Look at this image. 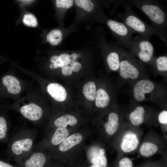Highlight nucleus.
Segmentation results:
<instances>
[{"instance_id":"obj_16","label":"nucleus","mask_w":167,"mask_h":167,"mask_svg":"<svg viewBox=\"0 0 167 167\" xmlns=\"http://www.w3.org/2000/svg\"><path fill=\"white\" fill-rule=\"evenodd\" d=\"M119 117L115 113H110L108 117V122L105 124V131L108 135H111L117 131L119 126Z\"/></svg>"},{"instance_id":"obj_34","label":"nucleus","mask_w":167,"mask_h":167,"mask_svg":"<svg viewBox=\"0 0 167 167\" xmlns=\"http://www.w3.org/2000/svg\"><path fill=\"white\" fill-rule=\"evenodd\" d=\"M70 65L72 71L75 72L78 71L81 67V64L75 61L72 62Z\"/></svg>"},{"instance_id":"obj_15","label":"nucleus","mask_w":167,"mask_h":167,"mask_svg":"<svg viewBox=\"0 0 167 167\" xmlns=\"http://www.w3.org/2000/svg\"><path fill=\"white\" fill-rule=\"evenodd\" d=\"M83 136L79 133H76L67 137L60 144L58 149L59 151L65 152L79 144L82 140Z\"/></svg>"},{"instance_id":"obj_37","label":"nucleus","mask_w":167,"mask_h":167,"mask_svg":"<svg viewBox=\"0 0 167 167\" xmlns=\"http://www.w3.org/2000/svg\"><path fill=\"white\" fill-rule=\"evenodd\" d=\"M89 167H101L99 166L95 165H92L91 166H90Z\"/></svg>"},{"instance_id":"obj_11","label":"nucleus","mask_w":167,"mask_h":167,"mask_svg":"<svg viewBox=\"0 0 167 167\" xmlns=\"http://www.w3.org/2000/svg\"><path fill=\"white\" fill-rule=\"evenodd\" d=\"M2 83L7 92L11 96H18L22 91L21 82L14 75H7L4 76L2 79Z\"/></svg>"},{"instance_id":"obj_39","label":"nucleus","mask_w":167,"mask_h":167,"mask_svg":"<svg viewBox=\"0 0 167 167\" xmlns=\"http://www.w3.org/2000/svg\"><path fill=\"white\" fill-rule=\"evenodd\" d=\"M150 167H160L157 166H155Z\"/></svg>"},{"instance_id":"obj_18","label":"nucleus","mask_w":167,"mask_h":167,"mask_svg":"<svg viewBox=\"0 0 167 167\" xmlns=\"http://www.w3.org/2000/svg\"><path fill=\"white\" fill-rule=\"evenodd\" d=\"M144 108L142 106L136 107L129 115V118L131 123L135 126L142 124L144 121Z\"/></svg>"},{"instance_id":"obj_5","label":"nucleus","mask_w":167,"mask_h":167,"mask_svg":"<svg viewBox=\"0 0 167 167\" xmlns=\"http://www.w3.org/2000/svg\"><path fill=\"white\" fill-rule=\"evenodd\" d=\"M129 51L145 63L151 62L153 58L154 48L150 40L140 36L133 39L132 45Z\"/></svg>"},{"instance_id":"obj_33","label":"nucleus","mask_w":167,"mask_h":167,"mask_svg":"<svg viewBox=\"0 0 167 167\" xmlns=\"http://www.w3.org/2000/svg\"><path fill=\"white\" fill-rule=\"evenodd\" d=\"M72 71L71 66L68 65L64 66L62 68V73L65 76H69L71 75L72 73Z\"/></svg>"},{"instance_id":"obj_7","label":"nucleus","mask_w":167,"mask_h":167,"mask_svg":"<svg viewBox=\"0 0 167 167\" xmlns=\"http://www.w3.org/2000/svg\"><path fill=\"white\" fill-rule=\"evenodd\" d=\"M107 24L115 35L118 44L129 50L133 43V33L122 22L109 19Z\"/></svg>"},{"instance_id":"obj_35","label":"nucleus","mask_w":167,"mask_h":167,"mask_svg":"<svg viewBox=\"0 0 167 167\" xmlns=\"http://www.w3.org/2000/svg\"><path fill=\"white\" fill-rule=\"evenodd\" d=\"M77 57V55L75 53H73L71 55H70V59L71 63L75 61Z\"/></svg>"},{"instance_id":"obj_27","label":"nucleus","mask_w":167,"mask_h":167,"mask_svg":"<svg viewBox=\"0 0 167 167\" xmlns=\"http://www.w3.org/2000/svg\"><path fill=\"white\" fill-rule=\"evenodd\" d=\"M23 21L26 25L32 27H35L37 25V19L32 14H27L24 16Z\"/></svg>"},{"instance_id":"obj_22","label":"nucleus","mask_w":167,"mask_h":167,"mask_svg":"<svg viewBox=\"0 0 167 167\" xmlns=\"http://www.w3.org/2000/svg\"><path fill=\"white\" fill-rule=\"evenodd\" d=\"M83 93L88 100L94 101L96 94V87L95 83L92 81L86 83L83 86Z\"/></svg>"},{"instance_id":"obj_17","label":"nucleus","mask_w":167,"mask_h":167,"mask_svg":"<svg viewBox=\"0 0 167 167\" xmlns=\"http://www.w3.org/2000/svg\"><path fill=\"white\" fill-rule=\"evenodd\" d=\"M77 122L76 118L73 116L66 115L56 118L53 122V125L56 128H66L68 125L73 126Z\"/></svg>"},{"instance_id":"obj_36","label":"nucleus","mask_w":167,"mask_h":167,"mask_svg":"<svg viewBox=\"0 0 167 167\" xmlns=\"http://www.w3.org/2000/svg\"><path fill=\"white\" fill-rule=\"evenodd\" d=\"M22 2H25V3H29L31 1H32V0H21Z\"/></svg>"},{"instance_id":"obj_38","label":"nucleus","mask_w":167,"mask_h":167,"mask_svg":"<svg viewBox=\"0 0 167 167\" xmlns=\"http://www.w3.org/2000/svg\"><path fill=\"white\" fill-rule=\"evenodd\" d=\"M81 54H79L78 55V56L79 57H81Z\"/></svg>"},{"instance_id":"obj_19","label":"nucleus","mask_w":167,"mask_h":167,"mask_svg":"<svg viewBox=\"0 0 167 167\" xmlns=\"http://www.w3.org/2000/svg\"><path fill=\"white\" fill-rule=\"evenodd\" d=\"M110 101V97L105 90L99 88L97 90L95 98L96 106L101 108L105 107L108 105Z\"/></svg>"},{"instance_id":"obj_24","label":"nucleus","mask_w":167,"mask_h":167,"mask_svg":"<svg viewBox=\"0 0 167 167\" xmlns=\"http://www.w3.org/2000/svg\"><path fill=\"white\" fill-rule=\"evenodd\" d=\"M90 161L93 165L101 167H107V161L105 155V150L102 148L100 149L98 155Z\"/></svg>"},{"instance_id":"obj_23","label":"nucleus","mask_w":167,"mask_h":167,"mask_svg":"<svg viewBox=\"0 0 167 167\" xmlns=\"http://www.w3.org/2000/svg\"><path fill=\"white\" fill-rule=\"evenodd\" d=\"M62 34L61 31L58 29H55L49 32L46 36L47 41L53 45H58L61 41Z\"/></svg>"},{"instance_id":"obj_9","label":"nucleus","mask_w":167,"mask_h":167,"mask_svg":"<svg viewBox=\"0 0 167 167\" xmlns=\"http://www.w3.org/2000/svg\"><path fill=\"white\" fill-rule=\"evenodd\" d=\"M129 53L125 50V58L120 60L118 70L122 78L134 79L139 77V71L137 65L129 58Z\"/></svg>"},{"instance_id":"obj_6","label":"nucleus","mask_w":167,"mask_h":167,"mask_svg":"<svg viewBox=\"0 0 167 167\" xmlns=\"http://www.w3.org/2000/svg\"><path fill=\"white\" fill-rule=\"evenodd\" d=\"M44 150H32L13 157L18 167H45L48 158Z\"/></svg>"},{"instance_id":"obj_4","label":"nucleus","mask_w":167,"mask_h":167,"mask_svg":"<svg viewBox=\"0 0 167 167\" xmlns=\"http://www.w3.org/2000/svg\"><path fill=\"white\" fill-rule=\"evenodd\" d=\"M11 109L18 112L25 118L36 126L42 124L44 115V110L39 103L35 101L26 103L15 104Z\"/></svg>"},{"instance_id":"obj_32","label":"nucleus","mask_w":167,"mask_h":167,"mask_svg":"<svg viewBox=\"0 0 167 167\" xmlns=\"http://www.w3.org/2000/svg\"><path fill=\"white\" fill-rule=\"evenodd\" d=\"M59 57L62 60L64 66L67 65L71 63L70 59V55L66 54H63L60 55Z\"/></svg>"},{"instance_id":"obj_26","label":"nucleus","mask_w":167,"mask_h":167,"mask_svg":"<svg viewBox=\"0 0 167 167\" xmlns=\"http://www.w3.org/2000/svg\"><path fill=\"white\" fill-rule=\"evenodd\" d=\"M74 1L77 6L83 8L88 11L91 12L93 9L94 5L91 0H75Z\"/></svg>"},{"instance_id":"obj_20","label":"nucleus","mask_w":167,"mask_h":167,"mask_svg":"<svg viewBox=\"0 0 167 167\" xmlns=\"http://www.w3.org/2000/svg\"><path fill=\"white\" fill-rule=\"evenodd\" d=\"M158 150L156 144L148 142H144L141 146L139 151L141 155L144 157H149L155 154Z\"/></svg>"},{"instance_id":"obj_2","label":"nucleus","mask_w":167,"mask_h":167,"mask_svg":"<svg viewBox=\"0 0 167 167\" xmlns=\"http://www.w3.org/2000/svg\"><path fill=\"white\" fill-rule=\"evenodd\" d=\"M143 12L150 19L152 26L161 35L167 46V16L165 10L158 2L153 0H132L125 1Z\"/></svg>"},{"instance_id":"obj_30","label":"nucleus","mask_w":167,"mask_h":167,"mask_svg":"<svg viewBox=\"0 0 167 167\" xmlns=\"http://www.w3.org/2000/svg\"><path fill=\"white\" fill-rule=\"evenodd\" d=\"M118 167H133L132 160L128 157H124L118 161Z\"/></svg>"},{"instance_id":"obj_13","label":"nucleus","mask_w":167,"mask_h":167,"mask_svg":"<svg viewBox=\"0 0 167 167\" xmlns=\"http://www.w3.org/2000/svg\"><path fill=\"white\" fill-rule=\"evenodd\" d=\"M139 143L137 135L132 132L127 133L124 135L121 143L122 150L125 152L132 151L136 148Z\"/></svg>"},{"instance_id":"obj_31","label":"nucleus","mask_w":167,"mask_h":167,"mask_svg":"<svg viewBox=\"0 0 167 167\" xmlns=\"http://www.w3.org/2000/svg\"><path fill=\"white\" fill-rule=\"evenodd\" d=\"M158 120L159 122L162 124H167V111L164 110L161 111L158 116Z\"/></svg>"},{"instance_id":"obj_10","label":"nucleus","mask_w":167,"mask_h":167,"mask_svg":"<svg viewBox=\"0 0 167 167\" xmlns=\"http://www.w3.org/2000/svg\"><path fill=\"white\" fill-rule=\"evenodd\" d=\"M154 88V84L151 80L148 79L140 80L134 87V97L137 101H142L145 98L146 94L152 92Z\"/></svg>"},{"instance_id":"obj_1","label":"nucleus","mask_w":167,"mask_h":167,"mask_svg":"<svg viewBox=\"0 0 167 167\" xmlns=\"http://www.w3.org/2000/svg\"><path fill=\"white\" fill-rule=\"evenodd\" d=\"M38 131L36 128L19 125L9 139L6 152L9 158L19 156L32 150Z\"/></svg>"},{"instance_id":"obj_8","label":"nucleus","mask_w":167,"mask_h":167,"mask_svg":"<svg viewBox=\"0 0 167 167\" xmlns=\"http://www.w3.org/2000/svg\"><path fill=\"white\" fill-rule=\"evenodd\" d=\"M69 135L68 130L65 128L57 127L50 138L44 139L40 142L34 145L32 150H44L51 146H57L61 144Z\"/></svg>"},{"instance_id":"obj_3","label":"nucleus","mask_w":167,"mask_h":167,"mask_svg":"<svg viewBox=\"0 0 167 167\" xmlns=\"http://www.w3.org/2000/svg\"><path fill=\"white\" fill-rule=\"evenodd\" d=\"M125 8L123 18V23L133 33H136L141 37L150 40L153 35L158 36L162 41L159 33L152 26L150 25L136 15L132 10L131 5L122 1Z\"/></svg>"},{"instance_id":"obj_12","label":"nucleus","mask_w":167,"mask_h":167,"mask_svg":"<svg viewBox=\"0 0 167 167\" xmlns=\"http://www.w3.org/2000/svg\"><path fill=\"white\" fill-rule=\"evenodd\" d=\"M46 89L48 94L57 101L62 102L66 98V92L65 88L59 84L50 83L47 85Z\"/></svg>"},{"instance_id":"obj_14","label":"nucleus","mask_w":167,"mask_h":167,"mask_svg":"<svg viewBox=\"0 0 167 167\" xmlns=\"http://www.w3.org/2000/svg\"><path fill=\"white\" fill-rule=\"evenodd\" d=\"M123 49V48L118 47L116 50L107 55V62L111 70L116 71L119 70Z\"/></svg>"},{"instance_id":"obj_29","label":"nucleus","mask_w":167,"mask_h":167,"mask_svg":"<svg viewBox=\"0 0 167 167\" xmlns=\"http://www.w3.org/2000/svg\"><path fill=\"white\" fill-rule=\"evenodd\" d=\"M73 2L72 0H57L56 4L57 7L69 8L72 6Z\"/></svg>"},{"instance_id":"obj_28","label":"nucleus","mask_w":167,"mask_h":167,"mask_svg":"<svg viewBox=\"0 0 167 167\" xmlns=\"http://www.w3.org/2000/svg\"><path fill=\"white\" fill-rule=\"evenodd\" d=\"M50 61L52 63L49 67L51 69H56L58 67L62 68L64 66L63 63L59 56L54 55L50 58Z\"/></svg>"},{"instance_id":"obj_21","label":"nucleus","mask_w":167,"mask_h":167,"mask_svg":"<svg viewBox=\"0 0 167 167\" xmlns=\"http://www.w3.org/2000/svg\"><path fill=\"white\" fill-rule=\"evenodd\" d=\"M9 127V124L6 118L0 115V142H8Z\"/></svg>"},{"instance_id":"obj_25","label":"nucleus","mask_w":167,"mask_h":167,"mask_svg":"<svg viewBox=\"0 0 167 167\" xmlns=\"http://www.w3.org/2000/svg\"><path fill=\"white\" fill-rule=\"evenodd\" d=\"M155 67L159 72L167 71V56L166 55L158 57L154 59Z\"/></svg>"}]
</instances>
